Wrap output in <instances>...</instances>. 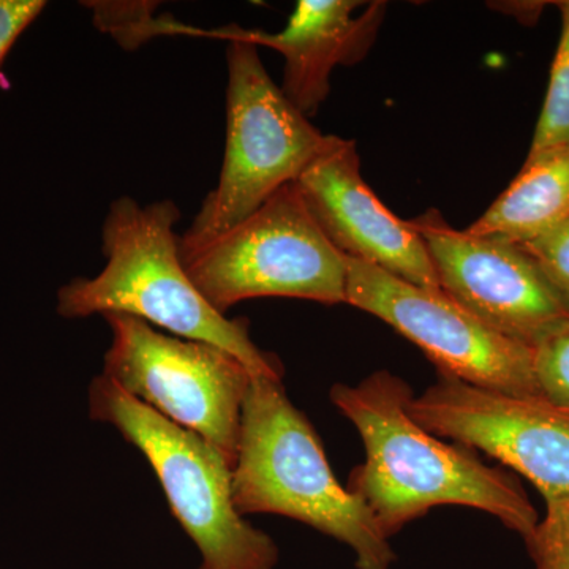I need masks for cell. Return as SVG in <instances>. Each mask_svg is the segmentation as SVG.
Segmentation results:
<instances>
[{"mask_svg": "<svg viewBox=\"0 0 569 569\" xmlns=\"http://www.w3.org/2000/svg\"><path fill=\"white\" fill-rule=\"evenodd\" d=\"M329 397L365 445V462L351 471L348 489L388 539L441 505L488 512L523 541L537 530V509L518 479L411 418L413 391L403 378L378 370L353 387L335 385Z\"/></svg>", "mask_w": 569, "mask_h": 569, "instance_id": "6da1fadb", "label": "cell"}, {"mask_svg": "<svg viewBox=\"0 0 569 569\" xmlns=\"http://www.w3.org/2000/svg\"><path fill=\"white\" fill-rule=\"evenodd\" d=\"M181 211L174 201L140 204L121 197L102 227L107 264L91 279L78 277L58 293V313L86 318L126 313L159 326L168 335L211 343L236 356L258 377L282 380L279 358L250 339L246 320L217 312L186 272L174 224Z\"/></svg>", "mask_w": 569, "mask_h": 569, "instance_id": "7a4b0ae2", "label": "cell"}, {"mask_svg": "<svg viewBox=\"0 0 569 569\" xmlns=\"http://www.w3.org/2000/svg\"><path fill=\"white\" fill-rule=\"evenodd\" d=\"M233 501L239 515L299 520L353 552L358 569H391L396 552L369 508L337 481L309 419L282 380L253 376L242 408Z\"/></svg>", "mask_w": 569, "mask_h": 569, "instance_id": "3957f363", "label": "cell"}, {"mask_svg": "<svg viewBox=\"0 0 569 569\" xmlns=\"http://www.w3.org/2000/svg\"><path fill=\"white\" fill-rule=\"evenodd\" d=\"M89 411L97 421L114 426L148 459L174 518L200 550V569L276 568L279 548L239 515L233 468L219 449L104 376L92 381Z\"/></svg>", "mask_w": 569, "mask_h": 569, "instance_id": "277c9868", "label": "cell"}, {"mask_svg": "<svg viewBox=\"0 0 569 569\" xmlns=\"http://www.w3.org/2000/svg\"><path fill=\"white\" fill-rule=\"evenodd\" d=\"M179 252L194 287L223 316L254 298L347 302V257L329 241L295 182L222 233L179 241Z\"/></svg>", "mask_w": 569, "mask_h": 569, "instance_id": "5b68a950", "label": "cell"}, {"mask_svg": "<svg viewBox=\"0 0 569 569\" xmlns=\"http://www.w3.org/2000/svg\"><path fill=\"white\" fill-rule=\"evenodd\" d=\"M227 67V142L219 183L182 242L204 241L244 220L296 182L326 140L269 77L253 43L228 40Z\"/></svg>", "mask_w": 569, "mask_h": 569, "instance_id": "8992f818", "label": "cell"}, {"mask_svg": "<svg viewBox=\"0 0 569 569\" xmlns=\"http://www.w3.org/2000/svg\"><path fill=\"white\" fill-rule=\"evenodd\" d=\"M104 320L111 346L102 376L174 425L203 437L234 468L253 373L222 348L164 335L141 318L110 313Z\"/></svg>", "mask_w": 569, "mask_h": 569, "instance_id": "52a82bcc", "label": "cell"}, {"mask_svg": "<svg viewBox=\"0 0 569 569\" xmlns=\"http://www.w3.org/2000/svg\"><path fill=\"white\" fill-rule=\"evenodd\" d=\"M347 263V305L411 340L441 376L503 395L541 397L530 346L490 328L441 290L348 257Z\"/></svg>", "mask_w": 569, "mask_h": 569, "instance_id": "ba28073f", "label": "cell"}, {"mask_svg": "<svg viewBox=\"0 0 569 569\" xmlns=\"http://www.w3.org/2000/svg\"><path fill=\"white\" fill-rule=\"evenodd\" d=\"M408 411L433 436L518 471L545 501L569 497V411L542 397L503 395L440 373Z\"/></svg>", "mask_w": 569, "mask_h": 569, "instance_id": "9c48e42d", "label": "cell"}, {"mask_svg": "<svg viewBox=\"0 0 569 569\" xmlns=\"http://www.w3.org/2000/svg\"><path fill=\"white\" fill-rule=\"evenodd\" d=\"M408 222L425 241L440 290L501 335L531 347L569 316L522 247L456 230L437 209Z\"/></svg>", "mask_w": 569, "mask_h": 569, "instance_id": "30bf717a", "label": "cell"}, {"mask_svg": "<svg viewBox=\"0 0 569 569\" xmlns=\"http://www.w3.org/2000/svg\"><path fill=\"white\" fill-rule=\"evenodd\" d=\"M295 183L339 252L418 287L440 290L421 236L389 211L362 179L355 141L326 134L320 152Z\"/></svg>", "mask_w": 569, "mask_h": 569, "instance_id": "8fae6325", "label": "cell"}, {"mask_svg": "<svg viewBox=\"0 0 569 569\" xmlns=\"http://www.w3.org/2000/svg\"><path fill=\"white\" fill-rule=\"evenodd\" d=\"M358 0H299L287 28L280 32L249 31L239 26L206 31L201 37L246 40L254 47L271 48L284 59L280 88L302 114H316L331 91V73L337 66L362 61L377 39L387 13V2Z\"/></svg>", "mask_w": 569, "mask_h": 569, "instance_id": "7c38bea8", "label": "cell"}, {"mask_svg": "<svg viewBox=\"0 0 569 569\" xmlns=\"http://www.w3.org/2000/svg\"><path fill=\"white\" fill-rule=\"evenodd\" d=\"M569 219V144L527 157L522 170L467 233L523 246Z\"/></svg>", "mask_w": 569, "mask_h": 569, "instance_id": "4fadbf2b", "label": "cell"}, {"mask_svg": "<svg viewBox=\"0 0 569 569\" xmlns=\"http://www.w3.org/2000/svg\"><path fill=\"white\" fill-rule=\"evenodd\" d=\"M92 11L93 24L99 31L110 33L126 50H137L157 37H197L193 26L174 18L156 17L157 2H82Z\"/></svg>", "mask_w": 569, "mask_h": 569, "instance_id": "5bb4252c", "label": "cell"}, {"mask_svg": "<svg viewBox=\"0 0 569 569\" xmlns=\"http://www.w3.org/2000/svg\"><path fill=\"white\" fill-rule=\"evenodd\" d=\"M561 36L529 156L569 144V0L557 2Z\"/></svg>", "mask_w": 569, "mask_h": 569, "instance_id": "9a60e30c", "label": "cell"}, {"mask_svg": "<svg viewBox=\"0 0 569 569\" xmlns=\"http://www.w3.org/2000/svg\"><path fill=\"white\" fill-rule=\"evenodd\" d=\"M531 350L539 395L569 411V316L539 337Z\"/></svg>", "mask_w": 569, "mask_h": 569, "instance_id": "2e32d148", "label": "cell"}, {"mask_svg": "<svg viewBox=\"0 0 569 569\" xmlns=\"http://www.w3.org/2000/svg\"><path fill=\"white\" fill-rule=\"evenodd\" d=\"M526 545L535 569H569V497L546 501L545 518Z\"/></svg>", "mask_w": 569, "mask_h": 569, "instance_id": "e0dca14e", "label": "cell"}, {"mask_svg": "<svg viewBox=\"0 0 569 569\" xmlns=\"http://www.w3.org/2000/svg\"><path fill=\"white\" fill-rule=\"evenodd\" d=\"M520 247L537 261L569 309V219Z\"/></svg>", "mask_w": 569, "mask_h": 569, "instance_id": "ac0fdd59", "label": "cell"}, {"mask_svg": "<svg viewBox=\"0 0 569 569\" xmlns=\"http://www.w3.org/2000/svg\"><path fill=\"white\" fill-rule=\"evenodd\" d=\"M44 7L43 0H0V63Z\"/></svg>", "mask_w": 569, "mask_h": 569, "instance_id": "d6986e66", "label": "cell"}]
</instances>
